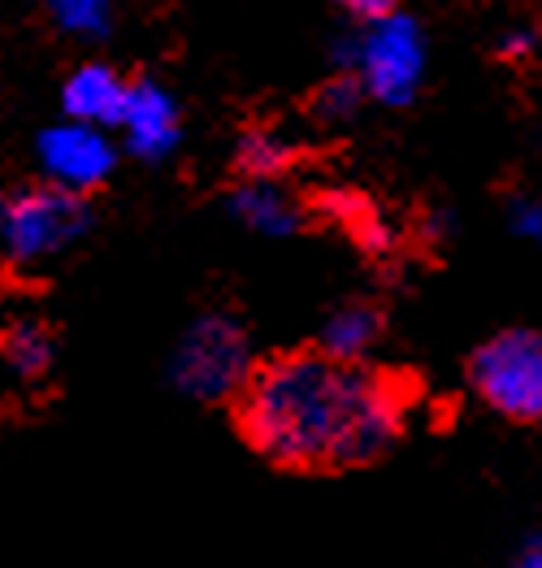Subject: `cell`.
Masks as SVG:
<instances>
[{
    "mask_svg": "<svg viewBox=\"0 0 542 568\" xmlns=\"http://www.w3.org/2000/svg\"><path fill=\"white\" fill-rule=\"evenodd\" d=\"M421 399L417 369L344 361L313 338L256 356L226 417L269 469L339 477L382 465Z\"/></svg>",
    "mask_w": 542,
    "mask_h": 568,
    "instance_id": "6da1fadb",
    "label": "cell"
},
{
    "mask_svg": "<svg viewBox=\"0 0 542 568\" xmlns=\"http://www.w3.org/2000/svg\"><path fill=\"white\" fill-rule=\"evenodd\" d=\"M92 226V200L52 179H27L4 191L0 231H4V274L31 270L35 261L57 256Z\"/></svg>",
    "mask_w": 542,
    "mask_h": 568,
    "instance_id": "7a4b0ae2",
    "label": "cell"
},
{
    "mask_svg": "<svg viewBox=\"0 0 542 568\" xmlns=\"http://www.w3.org/2000/svg\"><path fill=\"white\" fill-rule=\"evenodd\" d=\"M464 378L494 417L542 426V331L508 326L482 338L464 361Z\"/></svg>",
    "mask_w": 542,
    "mask_h": 568,
    "instance_id": "3957f363",
    "label": "cell"
},
{
    "mask_svg": "<svg viewBox=\"0 0 542 568\" xmlns=\"http://www.w3.org/2000/svg\"><path fill=\"white\" fill-rule=\"evenodd\" d=\"M256 356H247L244 331L231 317H204L192 326L183 352H178V382L208 399V404H235V395L244 390Z\"/></svg>",
    "mask_w": 542,
    "mask_h": 568,
    "instance_id": "277c9868",
    "label": "cell"
},
{
    "mask_svg": "<svg viewBox=\"0 0 542 568\" xmlns=\"http://www.w3.org/2000/svg\"><path fill=\"white\" fill-rule=\"evenodd\" d=\"M40 152H44L52 183L83 191V195H92V187H100L109 179V170H113V152H109V143L100 140L92 126L49 131L44 143H40Z\"/></svg>",
    "mask_w": 542,
    "mask_h": 568,
    "instance_id": "5b68a950",
    "label": "cell"
},
{
    "mask_svg": "<svg viewBox=\"0 0 542 568\" xmlns=\"http://www.w3.org/2000/svg\"><path fill=\"white\" fill-rule=\"evenodd\" d=\"M131 92H135V79H122L104 61H88L65 79L61 100L79 126H92V122H126Z\"/></svg>",
    "mask_w": 542,
    "mask_h": 568,
    "instance_id": "8992f818",
    "label": "cell"
},
{
    "mask_svg": "<svg viewBox=\"0 0 542 568\" xmlns=\"http://www.w3.org/2000/svg\"><path fill=\"white\" fill-rule=\"evenodd\" d=\"M387 334V308L378 300H347L330 313L326 331H321V347H330L344 361H369L365 352Z\"/></svg>",
    "mask_w": 542,
    "mask_h": 568,
    "instance_id": "52a82bcc",
    "label": "cell"
},
{
    "mask_svg": "<svg viewBox=\"0 0 542 568\" xmlns=\"http://www.w3.org/2000/svg\"><path fill=\"white\" fill-rule=\"evenodd\" d=\"M0 352L18 382H44L57 361V331L44 317H13L0 334Z\"/></svg>",
    "mask_w": 542,
    "mask_h": 568,
    "instance_id": "ba28073f",
    "label": "cell"
},
{
    "mask_svg": "<svg viewBox=\"0 0 542 568\" xmlns=\"http://www.w3.org/2000/svg\"><path fill=\"white\" fill-rule=\"evenodd\" d=\"M126 126H131V135H135V148H140V152H165V148L174 143L178 118H174L170 100L156 92L152 83L135 79L131 109H126Z\"/></svg>",
    "mask_w": 542,
    "mask_h": 568,
    "instance_id": "9c48e42d",
    "label": "cell"
},
{
    "mask_svg": "<svg viewBox=\"0 0 542 568\" xmlns=\"http://www.w3.org/2000/svg\"><path fill=\"white\" fill-rule=\"evenodd\" d=\"M296 161H299L296 148H287L283 140H274V135H252L247 131L244 143H239V156H235V170L247 174V179H274L283 170H292Z\"/></svg>",
    "mask_w": 542,
    "mask_h": 568,
    "instance_id": "30bf717a",
    "label": "cell"
},
{
    "mask_svg": "<svg viewBox=\"0 0 542 568\" xmlns=\"http://www.w3.org/2000/svg\"><path fill=\"white\" fill-rule=\"evenodd\" d=\"M360 104V83L356 79H330V83H321L317 92L308 95V118H317V122H344L351 118V109Z\"/></svg>",
    "mask_w": 542,
    "mask_h": 568,
    "instance_id": "8fae6325",
    "label": "cell"
},
{
    "mask_svg": "<svg viewBox=\"0 0 542 568\" xmlns=\"http://www.w3.org/2000/svg\"><path fill=\"white\" fill-rule=\"evenodd\" d=\"M347 13H356V18H365V22H387V18H395V4L391 0H351L347 4Z\"/></svg>",
    "mask_w": 542,
    "mask_h": 568,
    "instance_id": "7c38bea8",
    "label": "cell"
},
{
    "mask_svg": "<svg viewBox=\"0 0 542 568\" xmlns=\"http://www.w3.org/2000/svg\"><path fill=\"white\" fill-rule=\"evenodd\" d=\"M530 48H534V40L517 31V36H503V44H499V57H508V61H521Z\"/></svg>",
    "mask_w": 542,
    "mask_h": 568,
    "instance_id": "4fadbf2b",
    "label": "cell"
}]
</instances>
